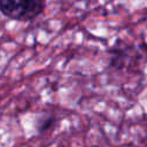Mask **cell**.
I'll return each mask as SVG.
<instances>
[{"instance_id": "6da1fadb", "label": "cell", "mask_w": 147, "mask_h": 147, "mask_svg": "<svg viewBox=\"0 0 147 147\" xmlns=\"http://www.w3.org/2000/svg\"><path fill=\"white\" fill-rule=\"evenodd\" d=\"M1 13L15 21H31L44 10V0H0Z\"/></svg>"}, {"instance_id": "7a4b0ae2", "label": "cell", "mask_w": 147, "mask_h": 147, "mask_svg": "<svg viewBox=\"0 0 147 147\" xmlns=\"http://www.w3.org/2000/svg\"><path fill=\"white\" fill-rule=\"evenodd\" d=\"M53 124V117L51 115H42L38 121H37V129L39 132L46 131L51 125Z\"/></svg>"}]
</instances>
